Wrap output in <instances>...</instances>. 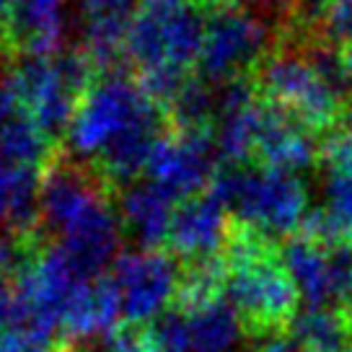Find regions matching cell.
I'll return each mask as SVG.
<instances>
[{"mask_svg": "<svg viewBox=\"0 0 352 352\" xmlns=\"http://www.w3.org/2000/svg\"><path fill=\"white\" fill-rule=\"evenodd\" d=\"M55 337L29 324H6L0 327V352H55Z\"/></svg>", "mask_w": 352, "mask_h": 352, "instance_id": "19", "label": "cell"}, {"mask_svg": "<svg viewBox=\"0 0 352 352\" xmlns=\"http://www.w3.org/2000/svg\"><path fill=\"white\" fill-rule=\"evenodd\" d=\"M254 352H300V347L290 337H270L264 344H259V350Z\"/></svg>", "mask_w": 352, "mask_h": 352, "instance_id": "21", "label": "cell"}, {"mask_svg": "<svg viewBox=\"0 0 352 352\" xmlns=\"http://www.w3.org/2000/svg\"><path fill=\"white\" fill-rule=\"evenodd\" d=\"M155 101L145 94L138 78L124 67L99 73L86 94L78 99L76 114L67 130V151L76 158H86L88 166L130 127Z\"/></svg>", "mask_w": 352, "mask_h": 352, "instance_id": "4", "label": "cell"}, {"mask_svg": "<svg viewBox=\"0 0 352 352\" xmlns=\"http://www.w3.org/2000/svg\"><path fill=\"white\" fill-rule=\"evenodd\" d=\"M256 96L321 140L329 135L352 109L331 91L324 78L311 67L306 55L296 47L275 42V50L254 70Z\"/></svg>", "mask_w": 352, "mask_h": 352, "instance_id": "3", "label": "cell"}, {"mask_svg": "<svg viewBox=\"0 0 352 352\" xmlns=\"http://www.w3.org/2000/svg\"><path fill=\"white\" fill-rule=\"evenodd\" d=\"M176 202L179 199L153 182L130 184L122 192L117 205L122 233H127L138 243V249H164V243H168L174 212L179 208Z\"/></svg>", "mask_w": 352, "mask_h": 352, "instance_id": "9", "label": "cell"}, {"mask_svg": "<svg viewBox=\"0 0 352 352\" xmlns=\"http://www.w3.org/2000/svg\"><path fill=\"white\" fill-rule=\"evenodd\" d=\"M184 272L164 249L122 252L111 264V285L117 290L122 319L130 327H148L179 298Z\"/></svg>", "mask_w": 352, "mask_h": 352, "instance_id": "6", "label": "cell"}, {"mask_svg": "<svg viewBox=\"0 0 352 352\" xmlns=\"http://www.w3.org/2000/svg\"><path fill=\"white\" fill-rule=\"evenodd\" d=\"M55 158L57 143L26 117L21 107L0 117V161L39 171L47 168Z\"/></svg>", "mask_w": 352, "mask_h": 352, "instance_id": "14", "label": "cell"}, {"mask_svg": "<svg viewBox=\"0 0 352 352\" xmlns=\"http://www.w3.org/2000/svg\"><path fill=\"white\" fill-rule=\"evenodd\" d=\"M67 0H16L6 39L23 55H57Z\"/></svg>", "mask_w": 352, "mask_h": 352, "instance_id": "11", "label": "cell"}, {"mask_svg": "<svg viewBox=\"0 0 352 352\" xmlns=\"http://www.w3.org/2000/svg\"><path fill=\"white\" fill-rule=\"evenodd\" d=\"M210 195L226 210L233 223L264 239L300 231L308 215V195L296 174L256 164H226L212 176Z\"/></svg>", "mask_w": 352, "mask_h": 352, "instance_id": "2", "label": "cell"}, {"mask_svg": "<svg viewBox=\"0 0 352 352\" xmlns=\"http://www.w3.org/2000/svg\"><path fill=\"white\" fill-rule=\"evenodd\" d=\"M135 0H86V11H130Z\"/></svg>", "mask_w": 352, "mask_h": 352, "instance_id": "22", "label": "cell"}, {"mask_svg": "<svg viewBox=\"0 0 352 352\" xmlns=\"http://www.w3.org/2000/svg\"><path fill=\"white\" fill-rule=\"evenodd\" d=\"M327 212L344 241H352V179L329 174L327 179Z\"/></svg>", "mask_w": 352, "mask_h": 352, "instance_id": "18", "label": "cell"}, {"mask_svg": "<svg viewBox=\"0 0 352 352\" xmlns=\"http://www.w3.org/2000/svg\"><path fill=\"white\" fill-rule=\"evenodd\" d=\"M39 195L42 179L36 171L0 161V226L21 246L36 241V228L42 226Z\"/></svg>", "mask_w": 352, "mask_h": 352, "instance_id": "12", "label": "cell"}, {"mask_svg": "<svg viewBox=\"0 0 352 352\" xmlns=\"http://www.w3.org/2000/svg\"><path fill=\"white\" fill-rule=\"evenodd\" d=\"M270 42L267 23L243 6L210 11L195 76L212 86L252 78L264 57L275 50Z\"/></svg>", "mask_w": 352, "mask_h": 352, "instance_id": "5", "label": "cell"}, {"mask_svg": "<svg viewBox=\"0 0 352 352\" xmlns=\"http://www.w3.org/2000/svg\"><path fill=\"white\" fill-rule=\"evenodd\" d=\"M187 316L192 352H239L246 337V321L228 298H210L179 306Z\"/></svg>", "mask_w": 352, "mask_h": 352, "instance_id": "13", "label": "cell"}, {"mask_svg": "<svg viewBox=\"0 0 352 352\" xmlns=\"http://www.w3.org/2000/svg\"><path fill=\"white\" fill-rule=\"evenodd\" d=\"M340 57H342V65H344V73H347V78H350V83H352V44L342 50Z\"/></svg>", "mask_w": 352, "mask_h": 352, "instance_id": "25", "label": "cell"}, {"mask_svg": "<svg viewBox=\"0 0 352 352\" xmlns=\"http://www.w3.org/2000/svg\"><path fill=\"white\" fill-rule=\"evenodd\" d=\"M321 161L327 164L329 174L352 179V109L340 122V127L321 140Z\"/></svg>", "mask_w": 352, "mask_h": 352, "instance_id": "17", "label": "cell"}, {"mask_svg": "<svg viewBox=\"0 0 352 352\" xmlns=\"http://www.w3.org/2000/svg\"><path fill=\"white\" fill-rule=\"evenodd\" d=\"M13 3H16V0H0V29H6V23L11 19Z\"/></svg>", "mask_w": 352, "mask_h": 352, "instance_id": "24", "label": "cell"}, {"mask_svg": "<svg viewBox=\"0 0 352 352\" xmlns=\"http://www.w3.org/2000/svg\"><path fill=\"white\" fill-rule=\"evenodd\" d=\"M104 352H151L145 344L143 337L132 334V331H120L107 342V350Z\"/></svg>", "mask_w": 352, "mask_h": 352, "instance_id": "20", "label": "cell"}, {"mask_svg": "<svg viewBox=\"0 0 352 352\" xmlns=\"http://www.w3.org/2000/svg\"><path fill=\"white\" fill-rule=\"evenodd\" d=\"M226 298L252 329H287L296 319L298 296L270 239L233 223L226 246Z\"/></svg>", "mask_w": 352, "mask_h": 352, "instance_id": "1", "label": "cell"}, {"mask_svg": "<svg viewBox=\"0 0 352 352\" xmlns=\"http://www.w3.org/2000/svg\"><path fill=\"white\" fill-rule=\"evenodd\" d=\"M205 6V11H220V8H239L243 0H199Z\"/></svg>", "mask_w": 352, "mask_h": 352, "instance_id": "23", "label": "cell"}, {"mask_svg": "<svg viewBox=\"0 0 352 352\" xmlns=\"http://www.w3.org/2000/svg\"><path fill=\"white\" fill-rule=\"evenodd\" d=\"M290 340L303 352H342L347 342V321L331 308H306L290 321Z\"/></svg>", "mask_w": 352, "mask_h": 352, "instance_id": "15", "label": "cell"}, {"mask_svg": "<svg viewBox=\"0 0 352 352\" xmlns=\"http://www.w3.org/2000/svg\"><path fill=\"white\" fill-rule=\"evenodd\" d=\"M280 262L287 277L293 280L298 296L308 308L334 306V264H331L329 243L314 241L298 233L296 239L283 243Z\"/></svg>", "mask_w": 352, "mask_h": 352, "instance_id": "10", "label": "cell"}, {"mask_svg": "<svg viewBox=\"0 0 352 352\" xmlns=\"http://www.w3.org/2000/svg\"><path fill=\"white\" fill-rule=\"evenodd\" d=\"M228 239H231L228 210L208 192L184 199L176 208L166 246L174 256H182L189 264H199L218 259L220 252L228 246Z\"/></svg>", "mask_w": 352, "mask_h": 352, "instance_id": "8", "label": "cell"}, {"mask_svg": "<svg viewBox=\"0 0 352 352\" xmlns=\"http://www.w3.org/2000/svg\"><path fill=\"white\" fill-rule=\"evenodd\" d=\"M218 148L212 132H174L168 130L155 145L148 161L151 182L166 189L176 199H192L205 195L212 176L218 174Z\"/></svg>", "mask_w": 352, "mask_h": 352, "instance_id": "7", "label": "cell"}, {"mask_svg": "<svg viewBox=\"0 0 352 352\" xmlns=\"http://www.w3.org/2000/svg\"><path fill=\"white\" fill-rule=\"evenodd\" d=\"M145 344L151 352H192L187 316L179 306L168 308L145 327Z\"/></svg>", "mask_w": 352, "mask_h": 352, "instance_id": "16", "label": "cell"}]
</instances>
